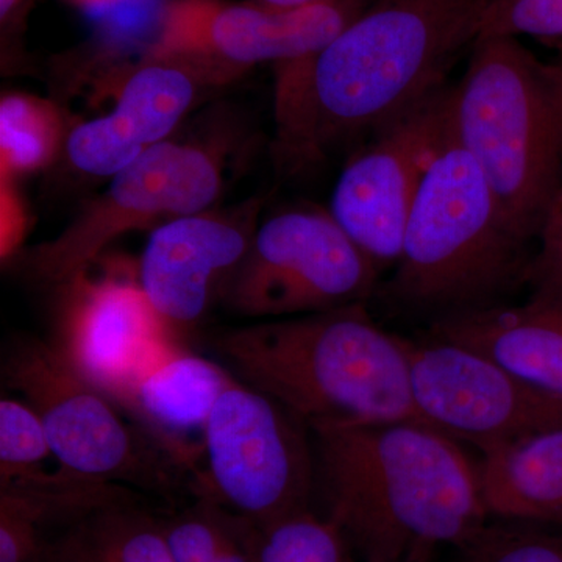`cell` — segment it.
Segmentation results:
<instances>
[{
  "label": "cell",
  "mask_w": 562,
  "mask_h": 562,
  "mask_svg": "<svg viewBox=\"0 0 562 562\" xmlns=\"http://www.w3.org/2000/svg\"><path fill=\"white\" fill-rule=\"evenodd\" d=\"M486 0H373L316 54L276 66L277 154L308 168L357 149L443 87Z\"/></svg>",
  "instance_id": "cell-1"
},
{
  "label": "cell",
  "mask_w": 562,
  "mask_h": 562,
  "mask_svg": "<svg viewBox=\"0 0 562 562\" xmlns=\"http://www.w3.org/2000/svg\"><path fill=\"white\" fill-rule=\"evenodd\" d=\"M327 519L364 562L435 561L487 522L482 469L422 422L312 430Z\"/></svg>",
  "instance_id": "cell-2"
},
{
  "label": "cell",
  "mask_w": 562,
  "mask_h": 562,
  "mask_svg": "<svg viewBox=\"0 0 562 562\" xmlns=\"http://www.w3.org/2000/svg\"><path fill=\"white\" fill-rule=\"evenodd\" d=\"M535 251L450 127L417 192L401 258L373 297L427 325L491 312L530 286Z\"/></svg>",
  "instance_id": "cell-3"
},
{
  "label": "cell",
  "mask_w": 562,
  "mask_h": 562,
  "mask_svg": "<svg viewBox=\"0 0 562 562\" xmlns=\"http://www.w3.org/2000/svg\"><path fill=\"white\" fill-rule=\"evenodd\" d=\"M214 349L239 380L294 413L310 430L422 422L405 336L387 331L368 303L272 319L217 336Z\"/></svg>",
  "instance_id": "cell-4"
},
{
  "label": "cell",
  "mask_w": 562,
  "mask_h": 562,
  "mask_svg": "<svg viewBox=\"0 0 562 562\" xmlns=\"http://www.w3.org/2000/svg\"><path fill=\"white\" fill-rule=\"evenodd\" d=\"M450 127L517 231L538 243L562 171V63L514 36H479L450 92Z\"/></svg>",
  "instance_id": "cell-5"
},
{
  "label": "cell",
  "mask_w": 562,
  "mask_h": 562,
  "mask_svg": "<svg viewBox=\"0 0 562 562\" xmlns=\"http://www.w3.org/2000/svg\"><path fill=\"white\" fill-rule=\"evenodd\" d=\"M194 487L201 501L258 530L310 512L316 490L312 430L281 403L235 379L211 413Z\"/></svg>",
  "instance_id": "cell-6"
},
{
  "label": "cell",
  "mask_w": 562,
  "mask_h": 562,
  "mask_svg": "<svg viewBox=\"0 0 562 562\" xmlns=\"http://www.w3.org/2000/svg\"><path fill=\"white\" fill-rule=\"evenodd\" d=\"M3 379L38 414L63 471L161 494L171 492L183 473L55 344L27 342L11 350Z\"/></svg>",
  "instance_id": "cell-7"
},
{
  "label": "cell",
  "mask_w": 562,
  "mask_h": 562,
  "mask_svg": "<svg viewBox=\"0 0 562 562\" xmlns=\"http://www.w3.org/2000/svg\"><path fill=\"white\" fill-rule=\"evenodd\" d=\"M383 273L330 211L276 214L255 231L222 299L254 319H286L368 303Z\"/></svg>",
  "instance_id": "cell-8"
},
{
  "label": "cell",
  "mask_w": 562,
  "mask_h": 562,
  "mask_svg": "<svg viewBox=\"0 0 562 562\" xmlns=\"http://www.w3.org/2000/svg\"><path fill=\"white\" fill-rule=\"evenodd\" d=\"M221 188L222 172L213 155L162 140L111 177L106 191L85 205L57 238L32 250L27 266L41 280L68 283L114 239L203 213Z\"/></svg>",
  "instance_id": "cell-9"
},
{
  "label": "cell",
  "mask_w": 562,
  "mask_h": 562,
  "mask_svg": "<svg viewBox=\"0 0 562 562\" xmlns=\"http://www.w3.org/2000/svg\"><path fill=\"white\" fill-rule=\"evenodd\" d=\"M373 0H317L297 9L257 2L173 0L162 11L146 61L198 70L241 72L261 63L301 60L327 46Z\"/></svg>",
  "instance_id": "cell-10"
},
{
  "label": "cell",
  "mask_w": 562,
  "mask_h": 562,
  "mask_svg": "<svg viewBox=\"0 0 562 562\" xmlns=\"http://www.w3.org/2000/svg\"><path fill=\"white\" fill-rule=\"evenodd\" d=\"M414 405L425 424L483 454L562 425V398L486 355L424 335L406 338Z\"/></svg>",
  "instance_id": "cell-11"
},
{
  "label": "cell",
  "mask_w": 562,
  "mask_h": 562,
  "mask_svg": "<svg viewBox=\"0 0 562 562\" xmlns=\"http://www.w3.org/2000/svg\"><path fill=\"white\" fill-rule=\"evenodd\" d=\"M450 92L447 85L357 147L336 181L328 211L382 273L401 258L417 192L449 136Z\"/></svg>",
  "instance_id": "cell-12"
},
{
  "label": "cell",
  "mask_w": 562,
  "mask_h": 562,
  "mask_svg": "<svg viewBox=\"0 0 562 562\" xmlns=\"http://www.w3.org/2000/svg\"><path fill=\"white\" fill-rule=\"evenodd\" d=\"M65 284L72 290L55 346L85 380L114 402L144 361L177 336L139 281H92L83 272Z\"/></svg>",
  "instance_id": "cell-13"
},
{
  "label": "cell",
  "mask_w": 562,
  "mask_h": 562,
  "mask_svg": "<svg viewBox=\"0 0 562 562\" xmlns=\"http://www.w3.org/2000/svg\"><path fill=\"white\" fill-rule=\"evenodd\" d=\"M254 225L198 213L151 231L139 261V284L169 330L202 319L249 250Z\"/></svg>",
  "instance_id": "cell-14"
},
{
  "label": "cell",
  "mask_w": 562,
  "mask_h": 562,
  "mask_svg": "<svg viewBox=\"0 0 562 562\" xmlns=\"http://www.w3.org/2000/svg\"><path fill=\"white\" fill-rule=\"evenodd\" d=\"M235 379L224 364L172 338L147 358L114 403L181 472L198 480L211 413Z\"/></svg>",
  "instance_id": "cell-15"
},
{
  "label": "cell",
  "mask_w": 562,
  "mask_h": 562,
  "mask_svg": "<svg viewBox=\"0 0 562 562\" xmlns=\"http://www.w3.org/2000/svg\"><path fill=\"white\" fill-rule=\"evenodd\" d=\"M195 80L190 69L166 61H144L124 81L116 105L105 116L69 133L66 150L81 172L113 177L144 151L166 140L190 110Z\"/></svg>",
  "instance_id": "cell-16"
},
{
  "label": "cell",
  "mask_w": 562,
  "mask_h": 562,
  "mask_svg": "<svg viewBox=\"0 0 562 562\" xmlns=\"http://www.w3.org/2000/svg\"><path fill=\"white\" fill-rule=\"evenodd\" d=\"M424 335L480 351L536 390L562 398V292L438 322Z\"/></svg>",
  "instance_id": "cell-17"
},
{
  "label": "cell",
  "mask_w": 562,
  "mask_h": 562,
  "mask_svg": "<svg viewBox=\"0 0 562 562\" xmlns=\"http://www.w3.org/2000/svg\"><path fill=\"white\" fill-rule=\"evenodd\" d=\"M480 469L490 516L562 527V425L483 454Z\"/></svg>",
  "instance_id": "cell-18"
},
{
  "label": "cell",
  "mask_w": 562,
  "mask_h": 562,
  "mask_svg": "<svg viewBox=\"0 0 562 562\" xmlns=\"http://www.w3.org/2000/svg\"><path fill=\"white\" fill-rule=\"evenodd\" d=\"M40 562H173L162 522L131 501L106 503L47 542Z\"/></svg>",
  "instance_id": "cell-19"
},
{
  "label": "cell",
  "mask_w": 562,
  "mask_h": 562,
  "mask_svg": "<svg viewBox=\"0 0 562 562\" xmlns=\"http://www.w3.org/2000/svg\"><path fill=\"white\" fill-rule=\"evenodd\" d=\"M65 122L54 103L25 92L0 101V179L18 180L47 168L60 154Z\"/></svg>",
  "instance_id": "cell-20"
},
{
  "label": "cell",
  "mask_w": 562,
  "mask_h": 562,
  "mask_svg": "<svg viewBox=\"0 0 562 562\" xmlns=\"http://www.w3.org/2000/svg\"><path fill=\"white\" fill-rule=\"evenodd\" d=\"M347 547L339 528L310 509L258 530L255 562H346Z\"/></svg>",
  "instance_id": "cell-21"
},
{
  "label": "cell",
  "mask_w": 562,
  "mask_h": 562,
  "mask_svg": "<svg viewBox=\"0 0 562 562\" xmlns=\"http://www.w3.org/2000/svg\"><path fill=\"white\" fill-rule=\"evenodd\" d=\"M454 552L457 562H562V538L525 524L486 522Z\"/></svg>",
  "instance_id": "cell-22"
},
{
  "label": "cell",
  "mask_w": 562,
  "mask_h": 562,
  "mask_svg": "<svg viewBox=\"0 0 562 562\" xmlns=\"http://www.w3.org/2000/svg\"><path fill=\"white\" fill-rule=\"evenodd\" d=\"M52 453L46 428L29 403L0 402V486L35 475Z\"/></svg>",
  "instance_id": "cell-23"
},
{
  "label": "cell",
  "mask_w": 562,
  "mask_h": 562,
  "mask_svg": "<svg viewBox=\"0 0 562 562\" xmlns=\"http://www.w3.org/2000/svg\"><path fill=\"white\" fill-rule=\"evenodd\" d=\"M562 40V0H486L480 36Z\"/></svg>",
  "instance_id": "cell-24"
},
{
  "label": "cell",
  "mask_w": 562,
  "mask_h": 562,
  "mask_svg": "<svg viewBox=\"0 0 562 562\" xmlns=\"http://www.w3.org/2000/svg\"><path fill=\"white\" fill-rule=\"evenodd\" d=\"M528 290L530 295L562 292V171L536 243Z\"/></svg>",
  "instance_id": "cell-25"
},
{
  "label": "cell",
  "mask_w": 562,
  "mask_h": 562,
  "mask_svg": "<svg viewBox=\"0 0 562 562\" xmlns=\"http://www.w3.org/2000/svg\"><path fill=\"white\" fill-rule=\"evenodd\" d=\"M31 227V214L16 180L0 179V258L10 261L20 251Z\"/></svg>",
  "instance_id": "cell-26"
},
{
  "label": "cell",
  "mask_w": 562,
  "mask_h": 562,
  "mask_svg": "<svg viewBox=\"0 0 562 562\" xmlns=\"http://www.w3.org/2000/svg\"><path fill=\"white\" fill-rule=\"evenodd\" d=\"M258 528L250 527L238 541L232 543L213 562H255V542H257Z\"/></svg>",
  "instance_id": "cell-27"
},
{
  "label": "cell",
  "mask_w": 562,
  "mask_h": 562,
  "mask_svg": "<svg viewBox=\"0 0 562 562\" xmlns=\"http://www.w3.org/2000/svg\"><path fill=\"white\" fill-rule=\"evenodd\" d=\"M31 0H0V24L3 36L24 21Z\"/></svg>",
  "instance_id": "cell-28"
},
{
  "label": "cell",
  "mask_w": 562,
  "mask_h": 562,
  "mask_svg": "<svg viewBox=\"0 0 562 562\" xmlns=\"http://www.w3.org/2000/svg\"><path fill=\"white\" fill-rule=\"evenodd\" d=\"M265 5L276 7V9H297V7L308 5L317 0H257Z\"/></svg>",
  "instance_id": "cell-29"
},
{
  "label": "cell",
  "mask_w": 562,
  "mask_h": 562,
  "mask_svg": "<svg viewBox=\"0 0 562 562\" xmlns=\"http://www.w3.org/2000/svg\"><path fill=\"white\" fill-rule=\"evenodd\" d=\"M80 2L88 3V5H106V3L117 2V0H80Z\"/></svg>",
  "instance_id": "cell-30"
},
{
  "label": "cell",
  "mask_w": 562,
  "mask_h": 562,
  "mask_svg": "<svg viewBox=\"0 0 562 562\" xmlns=\"http://www.w3.org/2000/svg\"><path fill=\"white\" fill-rule=\"evenodd\" d=\"M390 562H435V561H414V560H405V561H390Z\"/></svg>",
  "instance_id": "cell-31"
}]
</instances>
